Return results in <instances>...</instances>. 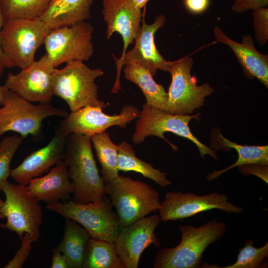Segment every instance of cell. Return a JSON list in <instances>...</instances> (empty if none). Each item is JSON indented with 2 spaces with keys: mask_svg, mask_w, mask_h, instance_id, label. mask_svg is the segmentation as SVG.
Segmentation results:
<instances>
[{
  "mask_svg": "<svg viewBox=\"0 0 268 268\" xmlns=\"http://www.w3.org/2000/svg\"><path fill=\"white\" fill-rule=\"evenodd\" d=\"M4 68L5 67H4V66L0 64V78L1 77L3 74Z\"/></svg>",
  "mask_w": 268,
  "mask_h": 268,
  "instance_id": "40",
  "label": "cell"
},
{
  "mask_svg": "<svg viewBox=\"0 0 268 268\" xmlns=\"http://www.w3.org/2000/svg\"><path fill=\"white\" fill-rule=\"evenodd\" d=\"M254 28L258 43L263 46L268 39V8L261 7L252 12Z\"/></svg>",
  "mask_w": 268,
  "mask_h": 268,
  "instance_id": "31",
  "label": "cell"
},
{
  "mask_svg": "<svg viewBox=\"0 0 268 268\" xmlns=\"http://www.w3.org/2000/svg\"><path fill=\"white\" fill-rule=\"evenodd\" d=\"M254 242L246 240L244 246L239 250L235 263L223 268H258L261 267L264 259L268 257V243L260 248L253 246Z\"/></svg>",
  "mask_w": 268,
  "mask_h": 268,
  "instance_id": "29",
  "label": "cell"
},
{
  "mask_svg": "<svg viewBox=\"0 0 268 268\" xmlns=\"http://www.w3.org/2000/svg\"><path fill=\"white\" fill-rule=\"evenodd\" d=\"M93 27L86 21L51 30L44 44L55 67L71 61H88L94 53Z\"/></svg>",
  "mask_w": 268,
  "mask_h": 268,
  "instance_id": "10",
  "label": "cell"
},
{
  "mask_svg": "<svg viewBox=\"0 0 268 268\" xmlns=\"http://www.w3.org/2000/svg\"><path fill=\"white\" fill-rule=\"evenodd\" d=\"M160 221L159 215L154 214L121 227L115 244L124 268H137L141 255L148 246H160L154 231Z\"/></svg>",
  "mask_w": 268,
  "mask_h": 268,
  "instance_id": "16",
  "label": "cell"
},
{
  "mask_svg": "<svg viewBox=\"0 0 268 268\" xmlns=\"http://www.w3.org/2000/svg\"><path fill=\"white\" fill-rule=\"evenodd\" d=\"M238 168L243 175H256L268 184V165L260 164H251L239 166Z\"/></svg>",
  "mask_w": 268,
  "mask_h": 268,
  "instance_id": "34",
  "label": "cell"
},
{
  "mask_svg": "<svg viewBox=\"0 0 268 268\" xmlns=\"http://www.w3.org/2000/svg\"><path fill=\"white\" fill-rule=\"evenodd\" d=\"M209 2V0H184V5L190 12L200 14L207 9Z\"/></svg>",
  "mask_w": 268,
  "mask_h": 268,
  "instance_id": "35",
  "label": "cell"
},
{
  "mask_svg": "<svg viewBox=\"0 0 268 268\" xmlns=\"http://www.w3.org/2000/svg\"><path fill=\"white\" fill-rule=\"evenodd\" d=\"M268 0H234L231 9L241 13L250 10H254L261 7H267Z\"/></svg>",
  "mask_w": 268,
  "mask_h": 268,
  "instance_id": "33",
  "label": "cell"
},
{
  "mask_svg": "<svg viewBox=\"0 0 268 268\" xmlns=\"http://www.w3.org/2000/svg\"><path fill=\"white\" fill-rule=\"evenodd\" d=\"M21 245L13 258L3 267L4 268H21L28 258L33 242L31 236L25 233L22 238Z\"/></svg>",
  "mask_w": 268,
  "mask_h": 268,
  "instance_id": "32",
  "label": "cell"
},
{
  "mask_svg": "<svg viewBox=\"0 0 268 268\" xmlns=\"http://www.w3.org/2000/svg\"><path fill=\"white\" fill-rule=\"evenodd\" d=\"M125 78L135 84L142 91L147 104L167 111L168 94L164 87L157 84L151 73L139 64L132 62L125 65Z\"/></svg>",
  "mask_w": 268,
  "mask_h": 268,
  "instance_id": "23",
  "label": "cell"
},
{
  "mask_svg": "<svg viewBox=\"0 0 268 268\" xmlns=\"http://www.w3.org/2000/svg\"><path fill=\"white\" fill-rule=\"evenodd\" d=\"M65 219L63 239L57 246L69 268H83L86 249L91 238L78 223Z\"/></svg>",
  "mask_w": 268,
  "mask_h": 268,
  "instance_id": "22",
  "label": "cell"
},
{
  "mask_svg": "<svg viewBox=\"0 0 268 268\" xmlns=\"http://www.w3.org/2000/svg\"><path fill=\"white\" fill-rule=\"evenodd\" d=\"M67 136L58 127L49 142L28 155L11 169L10 176L17 184L27 186L32 179L63 161Z\"/></svg>",
  "mask_w": 268,
  "mask_h": 268,
  "instance_id": "18",
  "label": "cell"
},
{
  "mask_svg": "<svg viewBox=\"0 0 268 268\" xmlns=\"http://www.w3.org/2000/svg\"><path fill=\"white\" fill-rule=\"evenodd\" d=\"M6 22V20L0 7V64L3 65L4 67L11 68L14 67L4 53L0 44V33Z\"/></svg>",
  "mask_w": 268,
  "mask_h": 268,
  "instance_id": "37",
  "label": "cell"
},
{
  "mask_svg": "<svg viewBox=\"0 0 268 268\" xmlns=\"http://www.w3.org/2000/svg\"><path fill=\"white\" fill-rule=\"evenodd\" d=\"M102 5L107 39L118 32L123 41L121 56L118 59L112 55L116 65L123 59L129 46L134 42L141 27L143 11L134 0H103Z\"/></svg>",
  "mask_w": 268,
  "mask_h": 268,
  "instance_id": "17",
  "label": "cell"
},
{
  "mask_svg": "<svg viewBox=\"0 0 268 268\" xmlns=\"http://www.w3.org/2000/svg\"><path fill=\"white\" fill-rule=\"evenodd\" d=\"M213 34L217 42L232 50L248 78L255 77L268 87V55L257 51L251 35L243 36L241 42L238 43L229 38L218 27L214 28Z\"/></svg>",
  "mask_w": 268,
  "mask_h": 268,
  "instance_id": "19",
  "label": "cell"
},
{
  "mask_svg": "<svg viewBox=\"0 0 268 268\" xmlns=\"http://www.w3.org/2000/svg\"><path fill=\"white\" fill-rule=\"evenodd\" d=\"M113 207L110 198L106 195L97 202L80 203L72 200L46 205L49 211L80 224L91 238L115 243L121 226Z\"/></svg>",
  "mask_w": 268,
  "mask_h": 268,
  "instance_id": "5",
  "label": "cell"
},
{
  "mask_svg": "<svg viewBox=\"0 0 268 268\" xmlns=\"http://www.w3.org/2000/svg\"><path fill=\"white\" fill-rule=\"evenodd\" d=\"M199 116L200 113L193 115L173 114L144 103L136 121L132 140L134 144H138L143 142L146 137L155 136L168 142L174 150H177L178 147L164 135L165 132H170L192 141L197 146L202 157L208 155L217 160L215 151L201 143L192 134L189 127L191 120L199 119Z\"/></svg>",
  "mask_w": 268,
  "mask_h": 268,
  "instance_id": "6",
  "label": "cell"
},
{
  "mask_svg": "<svg viewBox=\"0 0 268 268\" xmlns=\"http://www.w3.org/2000/svg\"><path fill=\"white\" fill-rule=\"evenodd\" d=\"M52 268H68L65 256L57 247L53 251Z\"/></svg>",
  "mask_w": 268,
  "mask_h": 268,
  "instance_id": "36",
  "label": "cell"
},
{
  "mask_svg": "<svg viewBox=\"0 0 268 268\" xmlns=\"http://www.w3.org/2000/svg\"><path fill=\"white\" fill-rule=\"evenodd\" d=\"M181 240L176 246L160 250L153 262L154 268H197L201 266L202 255L212 243L221 239L226 225L214 218L199 226L180 225Z\"/></svg>",
  "mask_w": 268,
  "mask_h": 268,
  "instance_id": "2",
  "label": "cell"
},
{
  "mask_svg": "<svg viewBox=\"0 0 268 268\" xmlns=\"http://www.w3.org/2000/svg\"><path fill=\"white\" fill-rule=\"evenodd\" d=\"M83 268H124L115 243L90 238L87 244Z\"/></svg>",
  "mask_w": 268,
  "mask_h": 268,
  "instance_id": "27",
  "label": "cell"
},
{
  "mask_svg": "<svg viewBox=\"0 0 268 268\" xmlns=\"http://www.w3.org/2000/svg\"><path fill=\"white\" fill-rule=\"evenodd\" d=\"M139 113L140 111L132 105L124 106L119 114L113 115L104 113L101 108L86 106L70 112L58 127L67 135L72 134L91 137L113 126L124 129L131 121L138 118Z\"/></svg>",
  "mask_w": 268,
  "mask_h": 268,
  "instance_id": "14",
  "label": "cell"
},
{
  "mask_svg": "<svg viewBox=\"0 0 268 268\" xmlns=\"http://www.w3.org/2000/svg\"><path fill=\"white\" fill-rule=\"evenodd\" d=\"M23 138L20 135L14 134L5 136L0 141V191L10 176L11 160Z\"/></svg>",
  "mask_w": 268,
  "mask_h": 268,
  "instance_id": "30",
  "label": "cell"
},
{
  "mask_svg": "<svg viewBox=\"0 0 268 268\" xmlns=\"http://www.w3.org/2000/svg\"><path fill=\"white\" fill-rule=\"evenodd\" d=\"M213 209L239 214L244 209L228 201L223 194L212 193L205 195L181 192H169L165 194L158 210L161 221L184 219L200 212Z\"/></svg>",
  "mask_w": 268,
  "mask_h": 268,
  "instance_id": "13",
  "label": "cell"
},
{
  "mask_svg": "<svg viewBox=\"0 0 268 268\" xmlns=\"http://www.w3.org/2000/svg\"><path fill=\"white\" fill-rule=\"evenodd\" d=\"M26 187L34 198L47 203L65 201L74 191L64 160L51 168L46 175L32 179Z\"/></svg>",
  "mask_w": 268,
  "mask_h": 268,
  "instance_id": "20",
  "label": "cell"
},
{
  "mask_svg": "<svg viewBox=\"0 0 268 268\" xmlns=\"http://www.w3.org/2000/svg\"><path fill=\"white\" fill-rule=\"evenodd\" d=\"M193 58L187 56L172 62L169 71L172 81L169 88L167 112L173 114L187 115L204 105L205 98L214 89L208 84H197L195 77L191 75Z\"/></svg>",
  "mask_w": 268,
  "mask_h": 268,
  "instance_id": "11",
  "label": "cell"
},
{
  "mask_svg": "<svg viewBox=\"0 0 268 268\" xmlns=\"http://www.w3.org/2000/svg\"><path fill=\"white\" fill-rule=\"evenodd\" d=\"M68 113L50 104L34 105L17 93L8 90L0 107V137L12 131L23 138L28 135L38 136L43 121L48 117H65Z\"/></svg>",
  "mask_w": 268,
  "mask_h": 268,
  "instance_id": "9",
  "label": "cell"
},
{
  "mask_svg": "<svg viewBox=\"0 0 268 268\" xmlns=\"http://www.w3.org/2000/svg\"><path fill=\"white\" fill-rule=\"evenodd\" d=\"M5 199L0 207L1 214L6 222L0 227L15 232L20 239L25 233L31 236L33 242L40 236L42 209L39 201L29 192L25 185L13 184L8 181L1 190Z\"/></svg>",
  "mask_w": 268,
  "mask_h": 268,
  "instance_id": "8",
  "label": "cell"
},
{
  "mask_svg": "<svg viewBox=\"0 0 268 268\" xmlns=\"http://www.w3.org/2000/svg\"><path fill=\"white\" fill-rule=\"evenodd\" d=\"M50 31L39 18L8 20L0 33L1 48L14 67L23 69L35 61L36 52Z\"/></svg>",
  "mask_w": 268,
  "mask_h": 268,
  "instance_id": "7",
  "label": "cell"
},
{
  "mask_svg": "<svg viewBox=\"0 0 268 268\" xmlns=\"http://www.w3.org/2000/svg\"><path fill=\"white\" fill-rule=\"evenodd\" d=\"M214 131L213 138L220 148L229 149L233 148L238 152L237 160L233 164L220 170L214 171L208 174L206 178L208 181L217 178L223 173L231 169L242 165L251 164H268V146L242 145L232 142L224 137L219 131Z\"/></svg>",
  "mask_w": 268,
  "mask_h": 268,
  "instance_id": "24",
  "label": "cell"
},
{
  "mask_svg": "<svg viewBox=\"0 0 268 268\" xmlns=\"http://www.w3.org/2000/svg\"><path fill=\"white\" fill-rule=\"evenodd\" d=\"M119 171H134L141 174L145 178L154 181L162 188L171 184L166 173L154 168L152 164L138 158L131 144L123 141L118 145Z\"/></svg>",
  "mask_w": 268,
  "mask_h": 268,
  "instance_id": "25",
  "label": "cell"
},
{
  "mask_svg": "<svg viewBox=\"0 0 268 268\" xmlns=\"http://www.w3.org/2000/svg\"><path fill=\"white\" fill-rule=\"evenodd\" d=\"M3 201L0 199V207L3 203ZM0 219H4V217L1 214L0 212Z\"/></svg>",
  "mask_w": 268,
  "mask_h": 268,
  "instance_id": "41",
  "label": "cell"
},
{
  "mask_svg": "<svg viewBox=\"0 0 268 268\" xmlns=\"http://www.w3.org/2000/svg\"><path fill=\"white\" fill-rule=\"evenodd\" d=\"M90 137L69 134L67 136L64 161L74 187L72 201L97 202L105 195V183L100 176L92 149Z\"/></svg>",
  "mask_w": 268,
  "mask_h": 268,
  "instance_id": "1",
  "label": "cell"
},
{
  "mask_svg": "<svg viewBox=\"0 0 268 268\" xmlns=\"http://www.w3.org/2000/svg\"><path fill=\"white\" fill-rule=\"evenodd\" d=\"M109 196L121 227L128 226L158 211L161 202L159 192L145 183L119 175L105 183Z\"/></svg>",
  "mask_w": 268,
  "mask_h": 268,
  "instance_id": "4",
  "label": "cell"
},
{
  "mask_svg": "<svg viewBox=\"0 0 268 268\" xmlns=\"http://www.w3.org/2000/svg\"><path fill=\"white\" fill-rule=\"evenodd\" d=\"M52 0H0V7L6 21L13 19L39 18Z\"/></svg>",
  "mask_w": 268,
  "mask_h": 268,
  "instance_id": "28",
  "label": "cell"
},
{
  "mask_svg": "<svg viewBox=\"0 0 268 268\" xmlns=\"http://www.w3.org/2000/svg\"><path fill=\"white\" fill-rule=\"evenodd\" d=\"M149 0H134L135 4L139 8L142 9L144 7Z\"/></svg>",
  "mask_w": 268,
  "mask_h": 268,
  "instance_id": "39",
  "label": "cell"
},
{
  "mask_svg": "<svg viewBox=\"0 0 268 268\" xmlns=\"http://www.w3.org/2000/svg\"><path fill=\"white\" fill-rule=\"evenodd\" d=\"M94 0H52L39 18L50 30L72 25L91 17Z\"/></svg>",
  "mask_w": 268,
  "mask_h": 268,
  "instance_id": "21",
  "label": "cell"
},
{
  "mask_svg": "<svg viewBox=\"0 0 268 268\" xmlns=\"http://www.w3.org/2000/svg\"><path fill=\"white\" fill-rule=\"evenodd\" d=\"M8 90L4 85H0V106H1L4 101L6 93Z\"/></svg>",
  "mask_w": 268,
  "mask_h": 268,
  "instance_id": "38",
  "label": "cell"
},
{
  "mask_svg": "<svg viewBox=\"0 0 268 268\" xmlns=\"http://www.w3.org/2000/svg\"><path fill=\"white\" fill-rule=\"evenodd\" d=\"M104 74L100 68H90L81 61H71L62 68H55L52 78L54 95L63 99L70 112L86 106L106 108L99 99L95 79Z\"/></svg>",
  "mask_w": 268,
  "mask_h": 268,
  "instance_id": "3",
  "label": "cell"
},
{
  "mask_svg": "<svg viewBox=\"0 0 268 268\" xmlns=\"http://www.w3.org/2000/svg\"><path fill=\"white\" fill-rule=\"evenodd\" d=\"M143 11L141 27L134 40V48L127 51L122 60L117 65L115 82L111 92L118 93L122 89L120 84L121 72L123 66L129 63H135L148 70L153 76L158 69L167 71L172 62L166 60L156 49L154 35L156 32L164 26L166 17L158 15L154 22L148 24L145 20V7Z\"/></svg>",
  "mask_w": 268,
  "mask_h": 268,
  "instance_id": "12",
  "label": "cell"
},
{
  "mask_svg": "<svg viewBox=\"0 0 268 268\" xmlns=\"http://www.w3.org/2000/svg\"><path fill=\"white\" fill-rule=\"evenodd\" d=\"M55 68L45 54L18 73L9 72L3 85L30 102L49 104L54 95L52 78Z\"/></svg>",
  "mask_w": 268,
  "mask_h": 268,
  "instance_id": "15",
  "label": "cell"
},
{
  "mask_svg": "<svg viewBox=\"0 0 268 268\" xmlns=\"http://www.w3.org/2000/svg\"><path fill=\"white\" fill-rule=\"evenodd\" d=\"M90 139L101 166L102 177L105 183H108L119 175L118 145L113 142L106 131L91 136Z\"/></svg>",
  "mask_w": 268,
  "mask_h": 268,
  "instance_id": "26",
  "label": "cell"
}]
</instances>
